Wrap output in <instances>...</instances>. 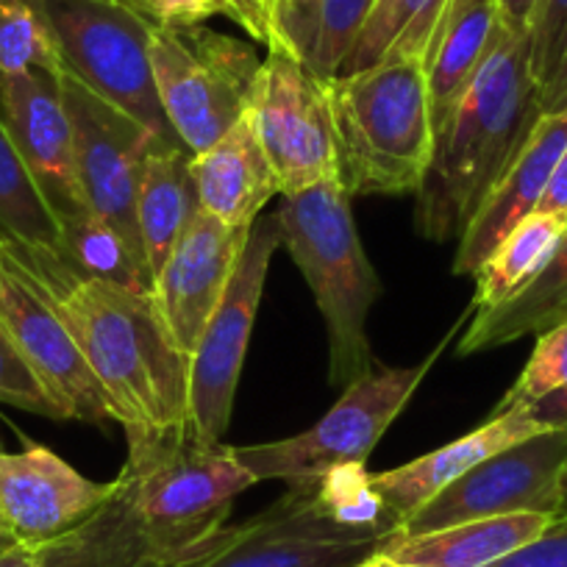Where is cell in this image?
<instances>
[{
	"mask_svg": "<svg viewBox=\"0 0 567 567\" xmlns=\"http://www.w3.org/2000/svg\"><path fill=\"white\" fill-rule=\"evenodd\" d=\"M56 250L86 276L101 278L136 296L154 292V272L145 259L131 248L128 239L112 223L101 220L95 212L86 209L68 220H59Z\"/></svg>",
	"mask_w": 567,
	"mask_h": 567,
	"instance_id": "obj_27",
	"label": "cell"
},
{
	"mask_svg": "<svg viewBox=\"0 0 567 567\" xmlns=\"http://www.w3.org/2000/svg\"><path fill=\"white\" fill-rule=\"evenodd\" d=\"M0 231L34 248H59V220L0 117Z\"/></svg>",
	"mask_w": 567,
	"mask_h": 567,
	"instance_id": "obj_29",
	"label": "cell"
},
{
	"mask_svg": "<svg viewBox=\"0 0 567 567\" xmlns=\"http://www.w3.org/2000/svg\"><path fill=\"white\" fill-rule=\"evenodd\" d=\"M281 245L278 215H261L250 226L231 281L189 357V414L195 429L212 440H223L231 425L239 373L265 296L267 270Z\"/></svg>",
	"mask_w": 567,
	"mask_h": 567,
	"instance_id": "obj_10",
	"label": "cell"
},
{
	"mask_svg": "<svg viewBox=\"0 0 567 567\" xmlns=\"http://www.w3.org/2000/svg\"><path fill=\"white\" fill-rule=\"evenodd\" d=\"M0 117L56 220L86 212L75 173L73 128L62 97V73L0 75Z\"/></svg>",
	"mask_w": 567,
	"mask_h": 567,
	"instance_id": "obj_17",
	"label": "cell"
},
{
	"mask_svg": "<svg viewBox=\"0 0 567 567\" xmlns=\"http://www.w3.org/2000/svg\"><path fill=\"white\" fill-rule=\"evenodd\" d=\"M528 42H532V73L539 90H545L559 70L567 48V0H537L528 23Z\"/></svg>",
	"mask_w": 567,
	"mask_h": 567,
	"instance_id": "obj_33",
	"label": "cell"
},
{
	"mask_svg": "<svg viewBox=\"0 0 567 567\" xmlns=\"http://www.w3.org/2000/svg\"><path fill=\"white\" fill-rule=\"evenodd\" d=\"M284 248L307 278L329 340V384L348 386L375 368L368 318L381 281L359 239L351 193L342 178L281 195Z\"/></svg>",
	"mask_w": 567,
	"mask_h": 567,
	"instance_id": "obj_4",
	"label": "cell"
},
{
	"mask_svg": "<svg viewBox=\"0 0 567 567\" xmlns=\"http://www.w3.org/2000/svg\"><path fill=\"white\" fill-rule=\"evenodd\" d=\"M14 543H18V539H14V537H12V534H9V532H7V528L0 526V550H7V548H12V545H14Z\"/></svg>",
	"mask_w": 567,
	"mask_h": 567,
	"instance_id": "obj_44",
	"label": "cell"
},
{
	"mask_svg": "<svg viewBox=\"0 0 567 567\" xmlns=\"http://www.w3.org/2000/svg\"><path fill=\"white\" fill-rule=\"evenodd\" d=\"M489 567H567V523H554L543 537L532 539Z\"/></svg>",
	"mask_w": 567,
	"mask_h": 567,
	"instance_id": "obj_35",
	"label": "cell"
},
{
	"mask_svg": "<svg viewBox=\"0 0 567 567\" xmlns=\"http://www.w3.org/2000/svg\"><path fill=\"white\" fill-rule=\"evenodd\" d=\"M567 320V231L548 265L504 303L473 315L460 342V357L495 351L501 346L537 337Z\"/></svg>",
	"mask_w": 567,
	"mask_h": 567,
	"instance_id": "obj_25",
	"label": "cell"
},
{
	"mask_svg": "<svg viewBox=\"0 0 567 567\" xmlns=\"http://www.w3.org/2000/svg\"><path fill=\"white\" fill-rule=\"evenodd\" d=\"M537 212H543V215H554L559 217V220H567V148L561 151L559 162H556L554 176H550L548 189H545Z\"/></svg>",
	"mask_w": 567,
	"mask_h": 567,
	"instance_id": "obj_37",
	"label": "cell"
},
{
	"mask_svg": "<svg viewBox=\"0 0 567 567\" xmlns=\"http://www.w3.org/2000/svg\"><path fill=\"white\" fill-rule=\"evenodd\" d=\"M445 3L449 0H379L340 75L373 68L386 56H414L425 62Z\"/></svg>",
	"mask_w": 567,
	"mask_h": 567,
	"instance_id": "obj_28",
	"label": "cell"
},
{
	"mask_svg": "<svg viewBox=\"0 0 567 567\" xmlns=\"http://www.w3.org/2000/svg\"><path fill=\"white\" fill-rule=\"evenodd\" d=\"M62 73L56 45L31 0H0V75Z\"/></svg>",
	"mask_w": 567,
	"mask_h": 567,
	"instance_id": "obj_30",
	"label": "cell"
},
{
	"mask_svg": "<svg viewBox=\"0 0 567 567\" xmlns=\"http://www.w3.org/2000/svg\"><path fill=\"white\" fill-rule=\"evenodd\" d=\"M357 567H423V565H409V561H398V559H392V556H386V554H373V556H368V559L364 561H359Z\"/></svg>",
	"mask_w": 567,
	"mask_h": 567,
	"instance_id": "obj_42",
	"label": "cell"
},
{
	"mask_svg": "<svg viewBox=\"0 0 567 567\" xmlns=\"http://www.w3.org/2000/svg\"><path fill=\"white\" fill-rule=\"evenodd\" d=\"M401 534L370 487L364 467L287 493L243 523H226L215 537L165 567H357Z\"/></svg>",
	"mask_w": 567,
	"mask_h": 567,
	"instance_id": "obj_3",
	"label": "cell"
},
{
	"mask_svg": "<svg viewBox=\"0 0 567 567\" xmlns=\"http://www.w3.org/2000/svg\"><path fill=\"white\" fill-rule=\"evenodd\" d=\"M554 523H567V462H565V471H561V478H559V506H556Z\"/></svg>",
	"mask_w": 567,
	"mask_h": 567,
	"instance_id": "obj_43",
	"label": "cell"
},
{
	"mask_svg": "<svg viewBox=\"0 0 567 567\" xmlns=\"http://www.w3.org/2000/svg\"><path fill=\"white\" fill-rule=\"evenodd\" d=\"M0 526H3V523H0Z\"/></svg>",
	"mask_w": 567,
	"mask_h": 567,
	"instance_id": "obj_45",
	"label": "cell"
},
{
	"mask_svg": "<svg viewBox=\"0 0 567 567\" xmlns=\"http://www.w3.org/2000/svg\"><path fill=\"white\" fill-rule=\"evenodd\" d=\"M340 178L351 195L417 193L434 151L423 59L386 56L329 81Z\"/></svg>",
	"mask_w": 567,
	"mask_h": 567,
	"instance_id": "obj_5",
	"label": "cell"
},
{
	"mask_svg": "<svg viewBox=\"0 0 567 567\" xmlns=\"http://www.w3.org/2000/svg\"><path fill=\"white\" fill-rule=\"evenodd\" d=\"M567 462V429H548L498 451L434 495L401 526V534L440 532L484 517L539 512L556 515Z\"/></svg>",
	"mask_w": 567,
	"mask_h": 567,
	"instance_id": "obj_13",
	"label": "cell"
},
{
	"mask_svg": "<svg viewBox=\"0 0 567 567\" xmlns=\"http://www.w3.org/2000/svg\"><path fill=\"white\" fill-rule=\"evenodd\" d=\"M567 384V320L554 329L537 334L532 357L523 364L520 375L509 386L495 412H512V409H526L537 403L539 398L550 395L559 386ZM493 412V414H495Z\"/></svg>",
	"mask_w": 567,
	"mask_h": 567,
	"instance_id": "obj_31",
	"label": "cell"
},
{
	"mask_svg": "<svg viewBox=\"0 0 567 567\" xmlns=\"http://www.w3.org/2000/svg\"><path fill=\"white\" fill-rule=\"evenodd\" d=\"M567 231V220L554 215L534 212L520 223L487 261L476 272V296H473V315L504 303L548 265L554 250L559 248Z\"/></svg>",
	"mask_w": 567,
	"mask_h": 567,
	"instance_id": "obj_26",
	"label": "cell"
},
{
	"mask_svg": "<svg viewBox=\"0 0 567 567\" xmlns=\"http://www.w3.org/2000/svg\"><path fill=\"white\" fill-rule=\"evenodd\" d=\"M567 109V48L565 56H561L559 70L550 79V84L543 90V114L550 112H565Z\"/></svg>",
	"mask_w": 567,
	"mask_h": 567,
	"instance_id": "obj_39",
	"label": "cell"
},
{
	"mask_svg": "<svg viewBox=\"0 0 567 567\" xmlns=\"http://www.w3.org/2000/svg\"><path fill=\"white\" fill-rule=\"evenodd\" d=\"M250 120L276 171L281 195L340 178L329 81L284 51H267Z\"/></svg>",
	"mask_w": 567,
	"mask_h": 567,
	"instance_id": "obj_11",
	"label": "cell"
},
{
	"mask_svg": "<svg viewBox=\"0 0 567 567\" xmlns=\"http://www.w3.org/2000/svg\"><path fill=\"white\" fill-rule=\"evenodd\" d=\"M151 64L167 123L189 154H200L248 112L265 59L206 25H154Z\"/></svg>",
	"mask_w": 567,
	"mask_h": 567,
	"instance_id": "obj_9",
	"label": "cell"
},
{
	"mask_svg": "<svg viewBox=\"0 0 567 567\" xmlns=\"http://www.w3.org/2000/svg\"><path fill=\"white\" fill-rule=\"evenodd\" d=\"M117 482H92L42 445L0 451V523L18 543L42 545L95 515Z\"/></svg>",
	"mask_w": 567,
	"mask_h": 567,
	"instance_id": "obj_16",
	"label": "cell"
},
{
	"mask_svg": "<svg viewBox=\"0 0 567 567\" xmlns=\"http://www.w3.org/2000/svg\"><path fill=\"white\" fill-rule=\"evenodd\" d=\"M534 7H537V0H498V18L515 29L528 31Z\"/></svg>",
	"mask_w": 567,
	"mask_h": 567,
	"instance_id": "obj_40",
	"label": "cell"
},
{
	"mask_svg": "<svg viewBox=\"0 0 567 567\" xmlns=\"http://www.w3.org/2000/svg\"><path fill=\"white\" fill-rule=\"evenodd\" d=\"M554 526V515L520 512V515L484 517L456 523L429 534H398L381 554L423 567H489Z\"/></svg>",
	"mask_w": 567,
	"mask_h": 567,
	"instance_id": "obj_23",
	"label": "cell"
},
{
	"mask_svg": "<svg viewBox=\"0 0 567 567\" xmlns=\"http://www.w3.org/2000/svg\"><path fill=\"white\" fill-rule=\"evenodd\" d=\"M3 239L73 334L125 434L193 420L189 357L176 348L154 298L86 276L56 248Z\"/></svg>",
	"mask_w": 567,
	"mask_h": 567,
	"instance_id": "obj_1",
	"label": "cell"
},
{
	"mask_svg": "<svg viewBox=\"0 0 567 567\" xmlns=\"http://www.w3.org/2000/svg\"><path fill=\"white\" fill-rule=\"evenodd\" d=\"M379 0H276V48L320 81H334Z\"/></svg>",
	"mask_w": 567,
	"mask_h": 567,
	"instance_id": "obj_22",
	"label": "cell"
},
{
	"mask_svg": "<svg viewBox=\"0 0 567 567\" xmlns=\"http://www.w3.org/2000/svg\"><path fill=\"white\" fill-rule=\"evenodd\" d=\"M154 25L193 29L212 18H228L226 0H131Z\"/></svg>",
	"mask_w": 567,
	"mask_h": 567,
	"instance_id": "obj_34",
	"label": "cell"
},
{
	"mask_svg": "<svg viewBox=\"0 0 567 567\" xmlns=\"http://www.w3.org/2000/svg\"><path fill=\"white\" fill-rule=\"evenodd\" d=\"M68 75L142 123L165 145H182L167 123L151 64V23L131 0H31Z\"/></svg>",
	"mask_w": 567,
	"mask_h": 567,
	"instance_id": "obj_8",
	"label": "cell"
},
{
	"mask_svg": "<svg viewBox=\"0 0 567 567\" xmlns=\"http://www.w3.org/2000/svg\"><path fill=\"white\" fill-rule=\"evenodd\" d=\"M198 212L193 154L184 145H156L145 162L136 195L140 239L154 276Z\"/></svg>",
	"mask_w": 567,
	"mask_h": 567,
	"instance_id": "obj_24",
	"label": "cell"
},
{
	"mask_svg": "<svg viewBox=\"0 0 567 567\" xmlns=\"http://www.w3.org/2000/svg\"><path fill=\"white\" fill-rule=\"evenodd\" d=\"M62 97L73 128L75 173L86 206L101 220L112 223L148 265L140 239V223H136V195L151 151L165 142L156 140L145 125L120 112L117 106L86 90L64 70Z\"/></svg>",
	"mask_w": 567,
	"mask_h": 567,
	"instance_id": "obj_12",
	"label": "cell"
},
{
	"mask_svg": "<svg viewBox=\"0 0 567 567\" xmlns=\"http://www.w3.org/2000/svg\"><path fill=\"white\" fill-rule=\"evenodd\" d=\"M0 403L34 412L48 420H64L62 409L53 403L40 379L31 373V368L23 362L3 326H0Z\"/></svg>",
	"mask_w": 567,
	"mask_h": 567,
	"instance_id": "obj_32",
	"label": "cell"
},
{
	"mask_svg": "<svg viewBox=\"0 0 567 567\" xmlns=\"http://www.w3.org/2000/svg\"><path fill=\"white\" fill-rule=\"evenodd\" d=\"M528 417L543 423L545 429H567V384L550 395L539 398L537 403L526 406Z\"/></svg>",
	"mask_w": 567,
	"mask_h": 567,
	"instance_id": "obj_38",
	"label": "cell"
},
{
	"mask_svg": "<svg viewBox=\"0 0 567 567\" xmlns=\"http://www.w3.org/2000/svg\"><path fill=\"white\" fill-rule=\"evenodd\" d=\"M193 173L200 209L228 226L250 228L261 217V209L281 195L250 109L212 148L193 154Z\"/></svg>",
	"mask_w": 567,
	"mask_h": 567,
	"instance_id": "obj_20",
	"label": "cell"
},
{
	"mask_svg": "<svg viewBox=\"0 0 567 567\" xmlns=\"http://www.w3.org/2000/svg\"><path fill=\"white\" fill-rule=\"evenodd\" d=\"M465 318L456 320L454 329L440 340L429 357L412 368H373L368 375L346 386L340 401L312 425L296 437L276 440L259 445H231V454L254 482H312L337 471L364 467L368 456L395 423L398 414L414 395L425 373H432L445 348L456 337Z\"/></svg>",
	"mask_w": 567,
	"mask_h": 567,
	"instance_id": "obj_7",
	"label": "cell"
},
{
	"mask_svg": "<svg viewBox=\"0 0 567 567\" xmlns=\"http://www.w3.org/2000/svg\"><path fill=\"white\" fill-rule=\"evenodd\" d=\"M250 228L228 226L200 209L154 276V298L173 342L193 357L215 315Z\"/></svg>",
	"mask_w": 567,
	"mask_h": 567,
	"instance_id": "obj_15",
	"label": "cell"
},
{
	"mask_svg": "<svg viewBox=\"0 0 567 567\" xmlns=\"http://www.w3.org/2000/svg\"><path fill=\"white\" fill-rule=\"evenodd\" d=\"M539 432H548V429L528 417L526 409L495 412L487 423L478 425L476 432L465 434V437L454 440V443L443 445L432 454L406 462L401 467H392V471L370 473V487H373L381 506L392 517H398L403 526L414 512L423 509L434 495L451 487L456 478L465 476L478 462L489 460L498 451L523 443Z\"/></svg>",
	"mask_w": 567,
	"mask_h": 567,
	"instance_id": "obj_19",
	"label": "cell"
},
{
	"mask_svg": "<svg viewBox=\"0 0 567 567\" xmlns=\"http://www.w3.org/2000/svg\"><path fill=\"white\" fill-rule=\"evenodd\" d=\"M228 20L237 23L254 42L265 45L267 51L276 48V25H272V9L276 0H226Z\"/></svg>",
	"mask_w": 567,
	"mask_h": 567,
	"instance_id": "obj_36",
	"label": "cell"
},
{
	"mask_svg": "<svg viewBox=\"0 0 567 567\" xmlns=\"http://www.w3.org/2000/svg\"><path fill=\"white\" fill-rule=\"evenodd\" d=\"M0 326L7 329L23 362L40 379L48 395L62 409L64 420L106 429L114 420L106 395L90 364L81 357L73 334L40 287L20 267L0 234Z\"/></svg>",
	"mask_w": 567,
	"mask_h": 567,
	"instance_id": "obj_14",
	"label": "cell"
},
{
	"mask_svg": "<svg viewBox=\"0 0 567 567\" xmlns=\"http://www.w3.org/2000/svg\"><path fill=\"white\" fill-rule=\"evenodd\" d=\"M543 117L528 31L498 18L465 95L434 131L429 171L417 187L414 228L429 243L462 237Z\"/></svg>",
	"mask_w": 567,
	"mask_h": 567,
	"instance_id": "obj_2",
	"label": "cell"
},
{
	"mask_svg": "<svg viewBox=\"0 0 567 567\" xmlns=\"http://www.w3.org/2000/svg\"><path fill=\"white\" fill-rule=\"evenodd\" d=\"M567 148V109L543 114L532 136L460 237L454 276H476L493 250L539 209L554 167Z\"/></svg>",
	"mask_w": 567,
	"mask_h": 567,
	"instance_id": "obj_18",
	"label": "cell"
},
{
	"mask_svg": "<svg viewBox=\"0 0 567 567\" xmlns=\"http://www.w3.org/2000/svg\"><path fill=\"white\" fill-rule=\"evenodd\" d=\"M34 561V545L14 543L12 548L0 550V567H31Z\"/></svg>",
	"mask_w": 567,
	"mask_h": 567,
	"instance_id": "obj_41",
	"label": "cell"
},
{
	"mask_svg": "<svg viewBox=\"0 0 567 567\" xmlns=\"http://www.w3.org/2000/svg\"><path fill=\"white\" fill-rule=\"evenodd\" d=\"M120 471L142 523L167 559L189 554L228 523L231 506L254 476L234 460L231 445L206 437L195 423L128 432Z\"/></svg>",
	"mask_w": 567,
	"mask_h": 567,
	"instance_id": "obj_6",
	"label": "cell"
},
{
	"mask_svg": "<svg viewBox=\"0 0 567 567\" xmlns=\"http://www.w3.org/2000/svg\"><path fill=\"white\" fill-rule=\"evenodd\" d=\"M117 489L92 517L70 532L34 545L31 567H165V550L154 543L134 498L117 473Z\"/></svg>",
	"mask_w": 567,
	"mask_h": 567,
	"instance_id": "obj_21",
	"label": "cell"
}]
</instances>
